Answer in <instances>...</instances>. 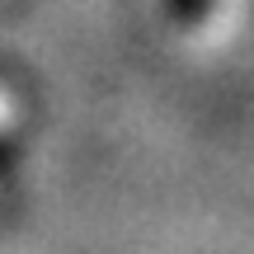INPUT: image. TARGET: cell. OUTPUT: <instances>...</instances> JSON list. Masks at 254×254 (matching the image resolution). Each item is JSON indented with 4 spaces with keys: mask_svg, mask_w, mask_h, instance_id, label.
Segmentation results:
<instances>
[{
    "mask_svg": "<svg viewBox=\"0 0 254 254\" xmlns=\"http://www.w3.org/2000/svg\"><path fill=\"white\" fill-rule=\"evenodd\" d=\"M212 5H217V0H170V14L193 28V24H202V19L212 14Z\"/></svg>",
    "mask_w": 254,
    "mask_h": 254,
    "instance_id": "cell-1",
    "label": "cell"
}]
</instances>
